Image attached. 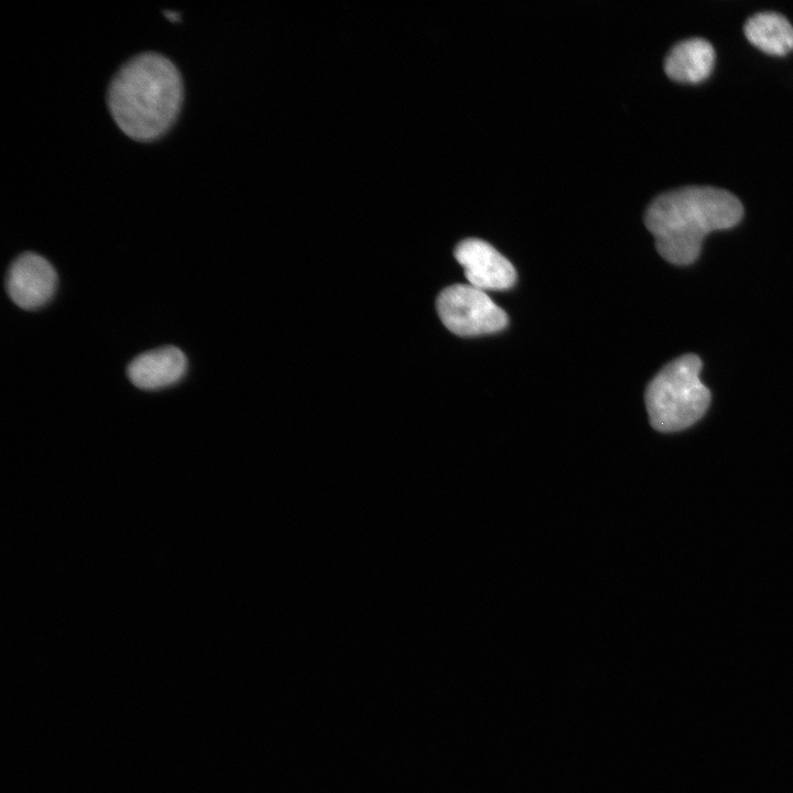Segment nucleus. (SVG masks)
Instances as JSON below:
<instances>
[{"label": "nucleus", "mask_w": 793, "mask_h": 793, "mask_svg": "<svg viewBox=\"0 0 793 793\" xmlns=\"http://www.w3.org/2000/svg\"><path fill=\"white\" fill-rule=\"evenodd\" d=\"M742 215L743 207L734 194L711 186H686L655 197L644 222L661 257L686 265L698 258L709 232L736 226Z\"/></svg>", "instance_id": "nucleus-1"}, {"label": "nucleus", "mask_w": 793, "mask_h": 793, "mask_svg": "<svg viewBox=\"0 0 793 793\" xmlns=\"http://www.w3.org/2000/svg\"><path fill=\"white\" fill-rule=\"evenodd\" d=\"M183 99L176 66L164 55L143 52L128 59L112 77L107 93L110 113L130 138L150 141L174 122Z\"/></svg>", "instance_id": "nucleus-2"}, {"label": "nucleus", "mask_w": 793, "mask_h": 793, "mask_svg": "<svg viewBox=\"0 0 793 793\" xmlns=\"http://www.w3.org/2000/svg\"><path fill=\"white\" fill-rule=\"evenodd\" d=\"M702 360L693 354L662 368L645 390L650 424L661 432H677L696 423L710 404V391L700 381Z\"/></svg>", "instance_id": "nucleus-3"}, {"label": "nucleus", "mask_w": 793, "mask_h": 793, "mask_svg": "<svg viewBox=\"0 0 793 793\" xmlns=\"http://www.w3.org/2000/svg\"><path fill=\"white\" fill-rule=\"evenodd\" d=\"M436 309L446 328L458 336L496 333L508 325L506 312L485 291L470 284L444 289L436 298Z\"/></svg>", "instance_id": "nucleus-4"}, {"label": "nucleus", "mask_w": 793, "mask_h": 793, "mask_svg": "<svg viewBox=\"0 0 793 793\" xmlns=\"http://www.w3.org/2000/svg\"><path fill=\"white\" fill-rule=\"evenodd\" d=\"M57 274L54 267L34 252L20 254L10 265L6 279L7 293L23 309H36L54 295Z\"/></svg>", "instance_id": "nucleus-5"}, {"label": "nucleus", "mask_w": 793, "mask_h": 793, "mask_svg": "<svg viewBox=\"0 0 793 793\" xmlns=\"http://www.w3.org/2000/svg\"><path fill=\"white\" fill-rule=\"evenodd\" d=\"M454 256L469 284L479 290H507L517 281L512 263L487 241L467 238L456 246Z\"/></svg>", "instance_id": "nucleus-6"}, {"label": "nucleus", "mask_w": 793, "mask_h": 793, "mask_svg": "<svg viewBox=\"0 0 793 793\" xmlns=\"http://www.w3.org/2000/svg\"><path fill=\"white\" fill-rule=\"evenodd\" d=\"M187 360L175 346H164L135 357L127 368L130 381L143 390H157L180 381L186 372Z\"/></svg>", "instance_id": "nucleus-7"}, {"label": "nucleus", "mask_w": 793, "mask_h": 793, "mask_svg": "<svg viewBox=\"0 0 793 793\" xmlns=\"http://www.w3.org/2000/svg\"><path fill=\"white\" fill-rule=\"evenodd\" d=\"M715 62L713 45L703 37H691L676 43L664 61L666 74L678 82L697 83L711 72Z\"/></svg>", "instance_id": "nucleus-8"}, {"label": "nucleus", "mask_w": 793, "mask_h": 793, "mask_svg": "<svg viewBox=\"0 0 793 793\" xmlns=\"http://www.w3.org/2000/svg\"><path fill=\"white\" fill-rule=\"evenodd\" d=\"M747 39L763 52L783 55L793 48V26L776 12H759L743 28Z\"/></svg>", "instance_id": "nucleus-9"}, {"label": "nucleus", "mask_w": 793, "mask_h": 793, "mask_svg": "<svg viewBox=\"0 0 793 793\" xmlns=\"http://www.w3.org/2000/svg\"><path fill=\"white\" fill-rule=\"evenodd\" d=\"M165 17L171 21H178L180 14L176 11L165 10L164 11Z\"/></svg>", "instance_id": "nucleus-10"}]
</instances>
